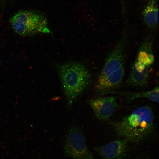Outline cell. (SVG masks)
I'll return each instance as SVG.
<instances>
[{
	"label": "cell",
	"instance_id": "1",
	"mask_svg": "<svg viewBox=\"0 0 159 159\" xmlns=\"http://www.w3.org/2000/svg\"><path fill=\"white\" fill-rule=\"evenodd\" d=\"M155 117L148 106L139 107L112 124L115 132L128 142L138 143L150 138L154 132Z\"/></svg>",
	"mask_w": 159,
	"mask_h": 159
},
{
	"label": "cell",
	"instance_id": "2",
	"mask_svg": "<svg viewBox=\"0 0 159 159\" xmlns=\"http://www.w3.org/2000/svg\"><path fill=\"white\" fill-rule=\"evenodd\" d=\"M59 73L65 96L71 105L87 86L89 73L82 64L71 62L60 66Z\"/></svg>",
	"mask_w": 159,
	"mask_h": 159
},
{
	"label": "cell",
	"instance_id": "3",
	"mask_svg": "<svg viewBox=\"0 0 159 159\" xmlns=\"http://www.w3.org/2000/svg\"><path fill=\"white\" fill-rule=\"evenodd\" d=\"M9 21L15 32L23 36H32L43 32L47 24L45 16L36 11H19Z\"/></svg>",
	"mask_w": 159,
	"mask_h": 159
},
{
	"label": "cell",
	"instance_id": "4",
	"mask_svg": "<svg viewBox=\"0 0 159 159\" xmlns=\"http://www.w3.org/2000/svg\"><path fill=\"white\" fill-rule=\"evenodd\" d=\"M63 147L65 156L72 159H95L87 147L83 132L76 126L67 131Z\"/></svg>",
	"mask_w": 159,
	"mask_h": 159
},
{
	"label": "cell",
	"instance_id": "5",
	"mask_svg": "<svg viewBox=\"0 0 159 159\" xmlns=\"http://www.w3.org/2000/svg\"><path fill=\"white\" fill-rule=\"evenodd\" d=\"M123 34L105 62L98 78H102L124 67L127 40V27Z\"/></svg>",
	"mask_w": 159,
	"mask_h": 159
},
{
	"label": "cell",
	"instance_id": "6",
	"mask_svg": "<svg viewBox=\"0 0 159 159\" xmlns=\"http://www.w3.org/2000/svg\"><path fill=\"white\" fill-rule=\"evenodd\" d=\"M89 103L96 117L101 120L109 119L119 107L117 97L114 96L92 99Z\"/></svg>",
	"mask_w": 159,
	"mask_h": 159
},
{
	"label": "cell",
	"instance_id": "7",
	"mask_svg": "<svg viewBox=\"0 0 159 159\" xmlns=\"http://www.w3.org/2000/svg\"><path fill=\"white\" fill-rule=\"evenodd\" d=\"M128 143L124 139L116 140L98 148L97 150L103 159H122L127 152Z\"/></svg>",
	"mask_w": 159,
	"mask_h": 159
},
{
	"label": "cell",
	"instance_id": "8",
	"mask_svg": "<svg viewBox=\"0 0 159 159\" xmlns=\"http://www.w3.org/2000/svg\"><path fill=\"white\" fill-rule=\"evenodd\" d=\"M150 67L135 60L127 81V85L139 87L146 86L150 79Z\"/></svg>",
	"mask_w": 159,
	"mask_h": 159
},
{
	"label": "cell",
	"instance_id": "9",
	"mask_svg": "<svg viewBox=\"0 0 159 159\" xmlns=\"http://www.w3.org/2000/svg\"><path fill=\"white\" fill-rule=\"evenodd\" d=\"M125 74L123 67L102 78H98L96 89L98 92L105 94L119 86Z\"/></svg>",
	"mask_w": 159,
	"mask_h": 159
},
{
	"label": "cell",
	"instance_id": "10",
	"mask_svg": "<svg viewBox=\"0 0 159 159\" xmlns=\"http://www.w3.org/2000/svg\"><path fill=\"white\" fill-rule=\"evenodd\" d=\"M142 13L143 21L147 27L150 29L157 27L159 23L157 0H150Z\"/></svg>",
	"mask_w": 159,
	"mask_h": 159
},
{
	"label": "cell",
	"instance_id": "11",
	"mask_svg": "<svg viewBox=\"0 0 159 159\" xmlns=\"http://www.w3.org/2000/svg\"><path fill=\"white\" fill-rule=\"evenodd\" d=\"M152 51V41L150 39H145L138 50L135 60L145 66L151 67L155 60Z\"/></svg>",
	"mask_w": 159,
	"mask_h": 159
},
{
	"label": "cell",
	"instance_id": "12",
	"mask_svg": "<svg viewBox=\"0 0 159 159\" xmlns=\"http://www.w3.org/2000/svg\"><path fill=\"white\" fill-rule=\"evenodd\" d=\"M159 92V87L158 86H157L149 91L144 92H134L111 91L107 94L119 95L130 101L140 98H146L153 102L158 103Z\"/></svg>",
	"mask_w": 159,
	"mask_h": 159
},
{
	"label": "cell",
	"instance_id": "13",
	"mask_svg": "<svg viewBox=\"0 0 159 159\" xmlns=\"http://www.w3.org/2000/svg\"><path fill=\"white\" fill-rule=\"evenodd\" d=\"M8 0H0V6L2 9L4 8Z\"/></svg>",
	"mask_w": 159,
	"mask_h": 159
}]
</instances>
